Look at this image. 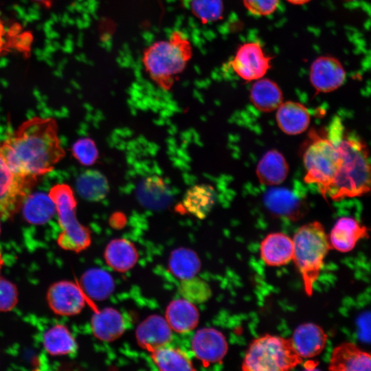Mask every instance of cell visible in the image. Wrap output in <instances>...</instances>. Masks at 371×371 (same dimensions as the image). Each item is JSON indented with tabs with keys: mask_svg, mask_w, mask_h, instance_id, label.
Instances as JSON below:
<instances>
[{
	"mask_svg": "<svg viewBox=\"0 0 371 371\" xmlns=\"http://www.w3.org/2000/svg\"><path fill=\"white\" fill-rule=\"evenodd\" d=\"M72 153L74 157L82 164L92 165L98 157V152L95 142L89 138H82L73 145Z\"/></svg>",
	"mask_w": 371,
	"mask_h": 371,
	"instance_id": "cell-35",
	"label": "cell"
},
{
	"mask_svg": "<svg viewBox=\"0 0 371 371\" xmlns=\"http://www.w3.org/2000/svg\"><path fill=\"white\" fill-rule=\"evenodd\" d=\"M192 56L188 38L181 31H174L166 40L158 41L147 47L142 63L153 82L169 89Z\"/></svg>",
	"mask_w": 371,
	"mask_h": 371,
	"instance_id": "cell-3",
	"label": "cell"
},
{
	"mask_svg": "<svg viewBox=\"0 0 371 371\" xmlns=\"http://www.w3.org/2000/svg\"><path fill=\"white\" fill-rule=\"evenodd\" d=\"M179 293L183 299L193 304L203 303L212 296L210 285L196 276L181 280L179 286Z\"/></svg>",
	"mask_w": 371,
	"mask_h": 371,
	"instance_id": "cell-33",
	"label": "cell"
},
{
	"mask_svg": "<svg viewBox=\"0 0 371 371\" xmlns=\"http://www.w3.org/2000/svg\"><path fill=\"white\" fill-rule=\"evenodd\" d=\"M32 1H36L38 3H43L45 5H47L49 3V0H32Z\"/></svg>",
	"mask_w": 371,
	"mask_h": 371,
	"instance_id": "cell-42",
	"label": "cell"
},
{
	"mask_svg": "<svg viewBox=\"0 0 371 371\" xmlns=\"http://www.w3.org/2000/svg\"><path fill=\"white\" fill-rule=\"evenodd\" d=\"M192 348L195 356L205 365L221 361L228 350L225 336L213 328L199 330L193 337Z\"/></svg>",
	"mask_w": 371,
	"mask_h": 371,
	"instance_id": "cell-12",
	"label": "cell"
},
{
	"mask_svg": "<svg viewBox=\"0 0 371 371\" xmlns=\"http://www.w3.org/2000/svg\"><path fill=\"white\" fill-rule=\"evenodd\" d=\"M43 340L45 350L53 356L69 355L77 349V343L74 336L63 325L58 324L48 329Z\"/></svg>",
	"mask_w": 371,
	"mask_h": 371,
	"instance_id": "cell-30",
	"label": "cell"
},
{
	"mask_svg": "<svg viewBox=\"0 0 371 371\" xmlns=\"http://www.w3.org/2000/svg\"><path fill=\"white\" fill-rule=\"evenodd\" d=\"M190 10L203 23H209L221 19L223 0H188Z\"/></svg>",
	"mask_w": 371,
	"mask_h": 371,
	"instance_id": "cell-34",
	"label": "cell"
},
{
	"mask_svg": "<svg viewBox=\"0 0 371 371\" xmlns=\"http://www.w3.org/2000/svg\"><path fill=\"white\" fill-rule=\"evenodd\" d=\"M302 363L291 339L266 334L253 340L242 363L244 371H286Z\"/></svg>",
	"mask_w": 371,
	"mask_h": 371,
	"instance_id": "cell-5",
	"label": "cell"
},
{
	"mask_svg": "<svg viewBox=\"0 0 371 371\" xmlns=\"http://www.w3.org/2000/svg\"><path fill=\"white\" fill-rule=\"evenodd\" d=\"M286 1L294 5H303V4L308 3L311 0H286Z\"/></svg>",
	"mask_w": 371,
	"mask_h": 371,
	"instance_id": "cell-40",
	"label": "cell"
},
{
	"mask_svg": "<svg viewBox=\"0 0 371 371\" xmlns=\"http://www.w3.org/2000/svg\"><path fill=\"white\" fill-rule=\"evenodd\" d=\"M135 335L139 346L150 352L169 344L172 338L171 328L159 315L146 318L137 326Z\"/></svg>",
	"mask_w": 371,
	"mask_h": 371,
	"instance_id": "cell-13",
	"label": "cell"
},
{
	"mask_svg": "<svg viewBox=\"0 0 371 371\" xmlns=\"http://www.w3.org/2000/svg\"><path fill=\"white\" fill-rule=\"evenodd\" d=\"M312 141L303 154L306 170L304 181L315 183L322 196L331 184L340 165V155L337 145L328 137L311 134Z\"/></svg>",
	"mask_w": 371,
	"mask_h": 371,
	"instance_id": "cell-7",
	"label": "cell"
},
{
	"mask_svg": "<svg viewBox=\"0 0 371 371\" xmlns=\"http://www.w3.org/2000/svg\"><path fill=\"white\" fill-rule=\"evenodd\" d=\"M166 319L174 331L186 333L196 326L199 314L193 303L183 298L177 299L168 304Z\"/></svg>",
	"mask_w": 371,
	"mask_h": 371,
	"instance_id": "cell-23",
	"label": "cell"
},
{
	"mask_svg": "<svg viewBox=\"0 0 371 371\" xmlns=\"http://www.w3.org/2000/svg\"><path fill=\"white\" fill-rule=\"evenodd\" d=\"M91 326L94 336L104 341L117 339L125 330L122 315L110 307L95 312L91 319Z\"/></svg>",
	"mask_w": 371,
	"mask_h": 371,
	"instance_id": "cell-20",
	"label": "cell"
},
{
	"mask_svg": "<svg viewBox=\"0 0 371 371\" xmlns=\"http://www.w3.org/2000/svg\"><path fill=\"white\" fill-rule=\"evenodd\" d=\"M346 77L341 63L331 56L317 57L310 67V81L317 93H329L337 89L344 84Z\"/></svg>",
	"mask_w": 371,
	"mask_h": 371,
	"instance_id": "cell-11",
	"label": "cell"
},
{
	"mask_svg": "<svg viewBox=\"0 0 371 371\" xmlns=\"http://www.w3.org/2000/svg\"><path fill=\"white\" fill-rule=\"evenodd\" d=\"M137 196L143 205L155 210L164 208L172 199L167 185L156 176L146 177L139 183Z\"/></svg>",
	"mask_w": 371,
	"mask_h": 371,
	"instance_id": "cell-24",
	"label": "cell"
},
{
	"mask_svg": "<svg viewBox=\"0 0 371 371\" xmlns=\"http://www.w3.org/2000/svg\"><path fill=\"white\" fill-rule=\"evenodd\" d=\"M293 240V258L303 280L308 296L313 294V287L318 279L324 259L330 249L328 236L323 225L313 221L301 226Z\"/></svg>",
	"mask_w": 371,
	"mask_h": 371,
	"instance_id": "cell-4",
	"label": "cell"
},
{
	"mask_svg": "<svg viewBox=\"0 0 371 371\" xmlns=\"http://www.w3.org/2000/svg\"><path fill=\"white\" fill-rule=\"evenodd\" d=\"M32 41V36L29 32H25L16 38L14 41V47L19 50H29Z\"/></svg>",
	"mask_w": 371,
	"mask_h": 371,
	"instance_id": "cell-38",
	"label": "cell"
},
{
	"mask_svg": "<svg viewBox=\"0 0 371 371\" xmlns=\"http://www.w3.org/2000/svg\"><path fill=\"white\" fill-rule=\"evenodd\" d=\"M5 28L3 25L2 21L0 19V53L3 52L5 49V47H4V42H3V36L5 34Z\"/></svg>",
	"mask_w": 371,
	"mask_h": 371,
	"instance_id": "cell-39",
	"label": "cell"
},
{
	"mask_svg": "<svg viewBox=\"0 0 371 371\" xmlns=\"http://www.w3.org/2000/svg\"><path fill=\"white\" fill-rule=\"evenodd\" d=\"M76 188L80 195L86 200L98 201L106 196L109 186L102 173L95 170H88L78 177Z\"/></svg>",
	"mask_w": 371,
	"mask_h": 371,
	"instance_id": "cell-32",
	"label": "cell"
},
{
	"mask_svg": "<svg viewBox=\"0 0 371 371\" xmlns=\"http://www.w3.org/2000/svg\"><path fill=\"white\" fill-rule=\"evenodd\" d=\"M368 228L351 217L339 218L329 235L331 249L348 252L353 249L357 243L362 238H368Z\"/></svg>",
	"mask_w": 371,
	"mask_h": 371,
	"instance_id": "cell-14",
	"label": "cell"
},
{
	"mask_svg": "<svg viewBox=\"0 0 371 371\" xmlns=\"http://www.w3.org/2000/svg\"><path fill=\"white\" fill-rule=\"evenodd\" d=\"M104 258L112 269L119 272H125L136 264L138 254L132 243L125 238H116L108 243Z\"/></svg>",
	"mask_w": 371,
	"mask_h": 371,
	"instance_id": "cell-27",
	"label": "cell"
},
{
	"mask_svg": "<svg viewBox=\"0 0 371 371\" xmlns=\"http://www.w3.org/2000/svg\"><path fill=\"white\" fill-rule=\"evenodd\" d=\"M279 2L280 0H243L248 12L256 16L271 14L278 8Z\"/></svg>",
	"mask_w": 371,
	"mask_h": 371,
	"instance_id": "cell-37",
	"label": "cell"
},
{
	"mask_svg": "<svg viewBox=\"0 0 371 371\" xmlns=\"http://www.w3.org/2000/svg\"><path fill=\"white\" fill-rule=\"evenodd\" d=\"M18 302V291L14 284L0 277V312L12 310Z\"/></svg>",
	"mask_w": 371,
	"mask_h": 371,
	"instance_id": "cell-36",
	"label": "cell"
},
{
	"mask_svg": "<svg viewBox=\"0 0 371 371\" xmlns=\"http://www.w3.org/2000/svg\"><path fill=\"white\" fill-rule=\"evenodd\" d=\"M3 265V258L2 256L1 251L0 250V273H1V270L2 269Z\"/></svg>",
	"mask_w": 371,
	"mask_h": 371,
	"instance_id": "cell-41",
	"label": "cell"
},
{
	"mask_svg": "<svg viewBox=\"0 0 371 371\" xmlns=\"http://www.w3.org/2000/svg\"><path fill=\"white\" fill-rule=\"evenodd\" d=\"M0 232H1V227H0Z\"/></svg>",
	"mask_w": 371,
	"mask_h": 371,
	"instance_id": "cell-44",
	"label": "cell"
},
{
	"mask_svg": "<svg viewBox=\"0 0 371 371\" xmlns=\"http://www.w3.org/2000/svg\"><path fill=\"white\" fill-rule=\"evenodd\" d=\"M264 203L269 211L278 217L297 221L304 214L302 202L286 188L271 189L265 193Z\"/></svg>",
	"mask_w": 371,
	"mask_h": 371,
	"instance_id": "cell-17",
	"label": "cell"
},
{
	"mask_svg": "<svg viewBox=\"0 0 371 371\" xmlns=\"http://www.w3.org/2000/svg\"><path fill=\"white\" fill-rule=\"evenodd\" d=\"M30 183L14 174L0 155V218L6 220L18 210Z\"/></svg>",
	"mask_w": 371,
	"mask_h": 371,
	"instance_id": "cell-9",
	"label": "cell"
},
{
	"mask_svg": "<svg viewBox=\"0 0 371 371\" xmlns=\"http://www.w3.org/2000/svg\"><path fill=\"white\" fill-rule=\"evenodd\" d=\"M56 212V205L49 194L36 192L26 198L23 215L27 222L34 225L47 223Z\"/></svg>",
	"mask_w": 371,
	"mask_h": 371,
	"instance_id": "cell-28",
	"label": "cell"
},
{
	"mask_svg": "<svg viewBox=\"0 0 371 371\" xmlns=\"http://www.w3.org/2000/svg\"><path fill=\"white\" fill-rule=\"evenodd\" d=\"M216 198V192L212 186L196 184L186 192L183 205L190 214L199 219H203L215 205Z\"/></svg>",
	"mask_w": 371,
	"mask_h": 371,
	"instance_id": "cell-22",
	"label": "cell"
},
{
	"mask_svg": "<svg viewBox=\"0 0 371 371\" xmlns=\"http://www.w3.org/2000/svg\"><path fill=\"white\" fill-rule=\"evenodd\" d=\"M54 201L61 229L57 243L65 250L80 252L91 244L90 232L77 219L76 200L67 184L54 186L49 193Z\"/></svg>",
	"mask_w": 371,
	"mask_h": 371,
	"instance_id": "cell-6",
	"label": "cell"
},
{
	"mask_svg": "<svg viewBox=\"0 0 371 371\" xmlns=\"http://www.w3.org/2000/svg\"><path fill=\"white\" fill-rule=\"evenodd\" d=\"M0 155L14 174L30 181L49 172L65 157L56 120L25 121L0 145Z\"/></svg>",
	"mask_w": 371,
	"mask_h": 371,
	"instance_id": "cell-1",
	"label": "cell"
},
{
	"mask_svg": "<svg viewBox=\"0 0 371 371\" xmlns=\"http://www.w3.org/2000/svg\"><path fill=\"white\" fill-rule=\"evenodd\" d=\"M278 127L285 134L298 135L305 131L310 124V114L305 106L293 101L283 102L276 115Z\"/></svg>",
	"mask_w": 371,
	"mask_h": 371,
	"instance_id": "cell-19",
	"label": "cell"
},
{
	"mask_svg": "<svg viewBox=\"0 0 371 371\" xmlns=\"http://www.w3.org/2000/svg\"><path fill=\"white\" fill-rule=\"evenodd\" d=\"M328 336L319 325L304 323L294 330L291 340L297 354L302 358L319 355L326 346Z\"/></svg>",
	"mask_w": 371,
	"mask_h": 371,
	"instance_id": "cell-16",
	"label": "cell"
},
{
	"mask_svg": "<svg viewBox=\"0 0 371 371\" xmlns=\"http://www.w3.org/2000/svg\"><path fill=\"white\" fill-rule=\"evenodd\" d=\"M260 257L268 266L286 265L293 258V240L282 232L268 234L260 243Z\"/></svg>",
	"mask_w": 371,
	"mask_h": 371,
	"instance_id": "cell-18",
	"label": "cell"
},
{
	"mask_svg": "<svg viewBox=\"0 0 371 371\" xmlns=\"http://www.w3.org/2000/svg\"><path fill=\"white\" fill-rule=\"evenodd\" d=\"M370 355L351 342L336 346L332 352L328 370L332 371H370Z\"/></svg>",
	"mask_w": 371,
	"mask_h": 371,
	"instance_id": "cell-15",
	"label": "cell"
},
{
	"mask_svg": "<svg viewBox=\"0 0 371 371\" xmlns=\"http://www.w3.org/2000/svg\"><path fill=\"white\" fill-rule=\"evenodd\" d=\"M272 57L265 54L257 42L240 45L230 62L233 71L245 81H255L263 78L271 67Z\"/></svg>",
	"mask_w": 371,
	"mask_h": 371,
	"instance_id": "cell-8",
	"label": "cell"
},
{
	"mask_svg": "<svg viewBox=\"0 0 371 371\" xmlns=\"http://www.w3.org/2000/svg\"><path fill=\"white\" fill-rule=\"evenodd\" d=\"M328 137L337 145L341 161L326 198L340 201L368 193L370 189V164L366 144L357 137L345 135L339 119L332 123Z\"/></svg>",
	"mask_w": 371,
	"mask_h": 371,
	"instance_id": "cell-2",
	"label": "cell"
},
{
	"mask_svg": "<svg viewBox=\"0 0 371 371\" xmlns=\"http://www.w3.org/2000/svg\"><path fill=\"white\" fill-rule=\"evenodd\" d=\"M80 288L85 295L96 301L108 298L113 292L115 283L111 275L100 268L87 270L81 276Z\"/></svg>",
	"mask_w": 371,
	"mask_h": 371,
	"instance_id": "cell-26",
	"label": "cell"
},
{
	"mask_svg": "<svg viewBox=\"0 0 371 371\" xmlns=\"http://www.w3.org/2000/svg\"><path fill=\"white\" fill-rule=\"evenodd\" d=\"M201 266L200 259L196 252L186 247L173 250L168 260L170 271L181 280L196 276Z\"/></svg>",
	"mask_w": 371,
	"mask_h": 371,
	"instance_id": "cell-29",
	"label": "cell"
},
{
	"mask_svg": "<svg viewBox=\"0 0 371 371\" xmlns=\"http://www.w3.org/2000/svg\"><path fill=\"white\" fill-rule=\"evenodd\" d=\"M151 352L153 361L160 370H193L188 355L179 348L169 346H160Z\"/></svg>",
	"mask_w": 371,
	"mask_h": 371,
	"instance_id": "cell-31",
	"label": "cell"
},
{
	"mask_svg": "<svg viewBox=\"0 0 371 371\" xmlns=\"http://www.w3.org/2000/svg\"><path fill=\"white\" fill-rule=\"evenodd\" d=\"M47 301L52 311L62 316L78 314L85 305V296L80 286L71 281L54 283L47 293Z\"/></svg>",
	"mask_w": 371,
	"mask_h": 371,
	"instance_id": "cell-10",
	"label": "cell"
},
{
	"mask_svg": "<svg viewBox=\"0 0 371 371\" xmlns=\"http://www.w3.org/2000/svg\"><path fill=\"white\" fill-rule=\"evenodd\" d=\"M289 165L284 155L276 150L265 153L256 167V175L265 186L282 183L289 174Z\"/></svg>",
	"mask_w": 371,
	"mask_h": 371,
	"instance_id": "cell-21",
	"label": "cell"
},
{
	"mask_svg": "<svg viewBox=\"0 0 371 371\" xmlns=\"http://www.w3.org/2000/svg\"><path fill=\"white\" fill-rule=\"evenodd\" d=\"M344 1H355V0H344Z\"/></svg>",
	"mask_w": 371,
	"mask_h": 371,
	"instance_id": "cell-43",
	"label": "cell"
},
{
	"mask_svg": "<svg viewBox=\"0 0 371 371\" xmlns=\"http://www.w3.org/2000/svg\"><path fill=\"white\" fill-rule=\"evenodd\" d=\"M249 98L258 110L265 113L277 110L283 102L280 87L274 81L264 77L255 80L250 89Z\"/></svg>",
	"mask_w": 371,
	"mask_h": 371,
	"instance_id": "cell-25",
	"label": "cell"
}]
</instances>
